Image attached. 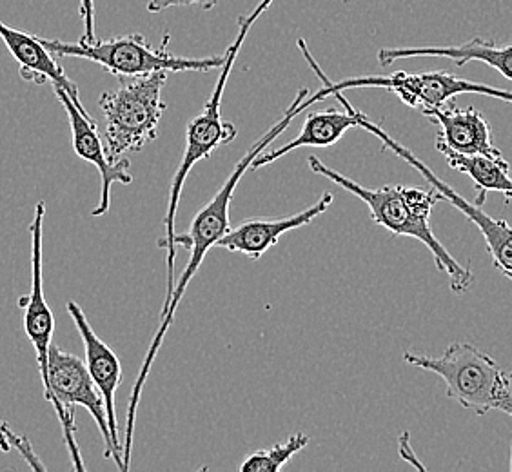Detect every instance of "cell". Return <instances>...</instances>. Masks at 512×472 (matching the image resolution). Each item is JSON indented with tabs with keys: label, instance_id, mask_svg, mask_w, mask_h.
Masks as SVG:
<instances>
[{
	"label": "cell",
	"instance_id": "6da1fadb",
	"mask_svg": "<svg viewBox=\"0 0 512 472\" xmlns=\"http://www.w3.org/2000/svg\"><path fill=\"white\" fill-rule=\"evenodd\" d=\"M316 100L313 99V93L309 89H300V93L296 95L295 102L287 108L284 117L280 118L273 128L267 131L264 137L256 142L253 148L247 151L244 157L238 160L237 166L233 169V173L229 175L224 186L220 187L217 195L211 198V202H207L206 206L202 207L197 213V217L193 218L191 227H189L186 235H175V246H182L189 249V262L186 269L182 271V275L178 280H175V287L173 293L169 298L168 309L164 315H160V327H158L157 335L151 342L148 354L144 358V364L138 374L137 384L133 387V393L129 398L128 407V420H126V440L122 443V463H124V472L129 471L131 465V449H133V434H135V420H137V409L140 404V394L144 389V384L148 380L149 371L153 367V362L157 358L158 351L162 347L164 338L168 335L169 327L175 320L177 315L178 305L182 302V296L188 289L189 282L195 278L198 269L202 266L204 258H206L209 249L217 246L218 240L226 235L229 229V209H231V200H233V193L237 189L238 182L246 175L247 169L251 166V162L255 160L264 149L269 148L276 138L280 137L286 131L291 122L298 117L300 113H304L306 109L315 106Z\"/></svg>",
	"mask_w": 512,
	"mask_h": 472
},
{
	"label": "cell",
	"instance_id": "7402d4cb",
	"mask_svg": "<svg viewBox=\"0 0 512 472\" xmlns=\"http://www.w3.org/2000/svg\"><path fill=\"white\" fill-rule=\"evenodd\" d=\"M80 17L84 24V35L82 42L93 44L97 42V31H95V0H80Z\"/></svg>",
	"mask_w": 512,
	"mask_h": 472
},
{
	"label": "cell",
	"instance_id": "5b68a950",
	"mask_svg": "<svg viewBox=\"0 0 512 472\" xmlns=\"http://www.w3.org/2000/svg\"><path fill=\"white\" fill-rule=\"evenodd\" d=\"M166 80V71H155L120 80L119 88L100 95L109 160L115 162L126 153H138L157 138L158 124L166 111L162 100Z\"/></svg>",
	"mask_w": 512,
	"mask_h": 472
},
{
	"label": "cell",
	"instance_id": "cb8c5ba5",
	"mask_svg": "<svg viewBox=\"0 0 512 472\" xmlns=\"http://www.w3.org/2000/svg\"><path fill=\"white\" fill-rule=\"evenodd\" d=\"M6 425H8V423L0 420V451H2V453H10L11 451L10 443L6 440V433H4Z\"/></svg>",
	"mask_w": 512,
	"mask_h": 472
},
{
	"label": "cell",
	"instance_id": "7c38bea8",
	"mask_svg": "<svg viewBox=\"0 0 512 472\" xmlns=\"http://www.w3.org/2000/svg\"><path fill=\"white\" fill-rule=\"evenodd\" d=\"M69 316L77 325L80 338L84 342V351H86V367H88L89 376L93 380L95 387L99 389L100 396L104 400L106 407V418H108L109 436L113 443V458L120 471L124 472V463H122V443L119 436V422H117V407H115V394L122 382V365H120L119 356L109 347L104 340H100L99 335L93 331L89 324L88 316L82 311L77 302H68L66 304Z\"/></svg>",
	"mask_w": 512,
	"mask_h": 472
},
{
	"label": "cell",
	"instance_id": "277c9868",
	"mask_svg": "<svg viewBox=\"0 0 512 472\" xmlns=\"http://www.w3.org/2000/svg\"><path fill=\"white\" fill-rule=\"evenodd\" d=\"M404 362L438 374L447 385V396L474 414L502 411L512 416L511 376L476 345L454 342L442 356L407 351Z\"/></svg>",
	"mask_w": 512,
	"mask_h": 472
},
{
	"label": "cell",
	"instance_id": "ba28073f",
	"mask_svg": "<svg viewBox=\"0 0 512 472\" xmlns=\"http://www.w3.org/2000/svg\"><path fill=\"white\" fill-rule=\"evenodd\" d=\"M44 396L57 411L64 442L68 445L71 462L77 471H86V465L82 462V454L75 438V407H84L93 416L104 440V458H113V443L109 436L106 407L99 389L93 384L88 367L79 356L64 351L60 345L51 344L48 351V374Z\"/></svg>",
	"mask_w": 512,
	"mask_h": 472
},
{
	"label": "cell",
	"instance_id": "8992f818",
	"mask_svg": "<svg viewBox=\"0 0 512 472\" xmlns=\"http://www.w3.org/2000/svg\"><path fill=\"white\" fill-rule=\"evenodd\" d=\"M169 40L171 37L166 35L160 42V46L153 48L140 33L109 40H97L93 44H86L82 40L64 42V40L40 37V42L53 57L91 60L120 80L142 77L155 71H166V73L213 71V69H220L224 62V57H207V59L175 57L168 50Z\"/></svg>",
	"mask_w": 512,
	"mask_h": 472
},
{
	"label": "cell",
	"instance_id": "52a82bcc",
	"mask_svg": "<svg viewBox=\"0 0 512 472\" xmlns=\"http://www.w3.org/2000/svg\"><path fill=\"white\" fill-rule=\"evenodd\" d=\"M298 48L302 51L307 64L315 71L316 77L322 80V88L318 89L322 99L333 97L335 93L345 91V89L380 88L398 95L409 108L418 109L444 108L458 95H467V93L493 97V99L503 100L507 104L512 100V93L509 89L493 88L487 84L471 82V80L456 77L447 71H427V73L396 71L391 75H369V77H353V79L333 82L320 69L304 39H298Z\"/></svg>",
	"mask_w": 512,
	"mask_h": 472
},
{
	"label": "cell",
	"instance_id": "9a60e30c",
	"mask_svg": "<svg viewBox=\"0 0 512 472\" xmlns=\"http://www.w3.org/2000/svg\"><path fill=\"white\" fill-rule=\"evenodd\" d=\"M422 113L440 126L442 133L438 140L447 148L460 153L502 158V151L493 144V128L478 109H458L449 102L444 108L422 109Z\"/></svg>",
	"mask_w": 512,
	"mask_h": 472
},
{
	"label": "cell",
	"instance_id": "5bb4252c",
	"mask_svg": "<svg viewBox=\"0 0 512 472\" xmlns=\"http://www.w3.org/2000/svg\"><path fill=\"white\" fill-rule=\"evenodd\" d=\"M0 40L6 44L11 57L19 62L20 77L33 84H48L55 88H62L69 95V99L77 104V108H84L80 100L79 88L73 80L69 79L66 71L62 69L57 57L44 48L40 37L31 35L26 31L15 30L0 20Z\"/></svg>",
	"mask_w": 512,
	"mask_h": 472
},
{
	"label": "cell",
	"instance_id": "ffe728a7",
	"mask_svg": "<svg viewBox=\"0 0 512 472\" xmlns=\"http://www.w3.org/2000/svg\"><path fill=\"white\" fill-rule=\"evenodd\" d=\"M4 433H6V440L10 443L11 449H17L19 451L20 456L28 462L31 469H35V471H46V465L40 462L39 456L35 454L33 451V447H31L30 440H26V438H22L19 434L13 433L10 429V425H6V429H4Z\"/></svg>",
	"mask_w": 512,
	"mask_h": 472
},
{
	"label": "cell",
	"instance_id": "3957f363",
	"mask_svg": "<svg viewBox=\"0 0 512 472\" xmlns=\"http://www.w3.org/2000/svg\"><path fill=\"white\" fill-rule=\"evenodd\" d=\"M271 4H273V0H260L255 10L247 13L244 17H240V20H238L237 37L231 42V46L227 48L226 55H224V62L220 66V77H218L217 84H215V89H213L211 97L207 100L206 106L202 109V113L193 118L188 124L184 158H182V162L178 166L175 177L171 180V189H169L168 213L164 217L166 235L158 244V246L166 249V266H168V282H166V298H164V305H162V315L168 309L169 298H171L173 287H175V280H177V276H175V262H177L175 218H177L178 202H180L182 189H184L186 178H188L189 171L193 169V166H197L200 160H206V158L211 157L215 149L233 142L238 135L237 126L233 122L222 118V113H220L222 97H224L227 80H229V75L233 71L238 53L242 50L249 31L255 26L256 20L260 19L269 10Z\"/></svg>",
	"mask_w": 512,
	"mask_h": 472
},
{
	"label": "cell",
	"instance_id": "603a6c76",
	"mask_svg": "<svg viewBox=\"0 0 512 472\" xmlns=\"http://www.w3.org/2000/svg\"><path fill=\"white\" fill-rule=\"evenodd\" d=\"M400 454H402V458H404L405 462H413L414 467L425 469L422 463L418 462V460H414L413 449H411V445L407 442V433L402 434V438H400Z\"/></svg>",
	"mask_w": 512,
	"mask_h": 472
},
{
	"label": "cell",
	"instance_id": "9c48e42d",
	"mask_svg": "<svg viewBox=\"0 0 512 472\" xmlns=\"http://www.w3.org/2000/svg\"><path fill=\"white\" fill-rule=\"evenodd\" d=\"M349 108H351L353 115H355L356 128L365 129V131H369V133H373L375 137L380 138L385 148L391 149L398 157L405 160L407 164H411V166L431 184V187L442 195L444 200H447L451 206L456 207V209L462 213L463 217L467 218V220H471L474 226L480 229L483 240H485V246H487V251H489V255L493 258L494 267H496L500 273H503V276L511 278L512 231L509 222H507V220H496V218L489 217V215L483 211L482 206H476V204L467 202L462 195H458L454 189L447 186L444 180H440V178L436 177L433 171L425 166L424 162H420L418 158L414 157L409 149L404 148V146L398 144L394 138L389 137L384 129L380 128L378 124H375V122L367 117V115H364L362 111L353 108L351 102H349Z\"/></svg>",
	"mask_w": 512,
	"mask_h": 472
},
{
	"label": "cell",
	"instance_id": "ac0fdd59",
	"mask_svg": "<svg viewBox=\"0 0 512 472\" xmlns=\"http://www.w3.org/2000/svg\"><path fill=\"white\" fill-rule=\"evenodd\" d=\"M436 149L444 155L447 164L454 169L469 175L478 191L476 206H482L489 191L502 193L509 202L512 197V182L509 177V164L502 158L487 157L478 153H460L447 148L440 140H436Z\"/></svg>",
	"mask_w": 512,
	"mask_h": 472
},
{
	"label": "cell",
	"instance_id": "e0dca14e",
	"mask_svg": "<svg viewBox=\"0 0 512 472\" xmlns=\"http://www.w3.org/2000/svg\"><path fill=\"white\" fill-rule=\"evenodd\" d=\"M414 57H442L453 60L454 66H465L469 62H483L502 73L503 79H512V48L496 46L493 40L482 37L460 44V46H427V48H382L378 51V62L387 68L396 60L414 59Z\"/></svg>",
	"mask_w": 512,
	"mask_h": 472
},
{
	"label": "cell",
	"instance_id": "7a4b0ae2",
	"mask_svg": "<svg viewBox=\"0 0 512 472\" xmlns=\"http://www.w3.org/2000/svg\"><path fill=\"white\" fill-rule=\"evenodd\" d=\"M309 168L320 177L329 178L347 193H353L367 204L371 218L378 226L384 227L396 236H409L422 242L434 256L436 267L449 276L451 291L465 293L473 287V271L460 264L447 247L436 238L431 229V215L438 202L444 198L436 189H418V187L384 186L367 189L355 180L345 177L333 168L325 166L320 158L309 157Z\"/></svg>",
	"mask_w": 512,
	"mask_h": 472
},
{
	"label": "cell",
	"instance_id": "d6986e66",
	"mask_svg": "<svg viewBox=\"0 0 512 472\" xmlns=\"http://www.w3.org/2000/svg\"><path fill=\"white\" fill-rule=\"evenodd\" d=\"M309 436L304 433H296L289 436L286 442L276 443L271 449H262L249 454L244 463L240 465L242 472H278L291 462L295 454L300 453L306 445H309Z\"/></svg>",
	"mask_w": 512,
	"mask_h": 472
},
{
	"label": "cell",
	"instance_id": "4fadbf2b",
	"mask_svg": "<svg viewBox=\"0 0 512 472\" xmlns=\"http://www.w3.org/2000/svg\"><path fill=\"white\" fill-rule=\"evenodd\" d=\"M333 200L335 195L327 191L313 206L307 207L304 211H298L295 215L282 218H253L233 229L229 227L226 235L218 240L215 247H222L231 253H240L251 260H258L275 246L280 236L286 235L293 229L309 226L320 215H324L333 204Z\"/></svg>",
	"mask_w": 512,
	"mask_h": 472
},
{
	"label": "cell",
	"instance_id": "8fae6325",
	"mask_svg": "<svg viewBox=\"0 0 512 472\" xmlns=\"http://www.w3.org/2000/svg\"><path fill=\"white\" fill-rule=\"evenodd\" d=\"M57 99L60 100L62 108L66 109L69 118V128H71V142L75 155L93 164L99 169L100 180H102V193H100L99 206L91 211V217H104L109 211L111 204V187L115 182H120L124 186H129L133 182V175L129 173V160L120 158V160H109L106 148L102 144V138L99 135L97 122L89 117L86 109L77 108V104L69 99L68 93L62 88H53Z\"/></svg>",
	"mask_w": 512,
	"mask_h": 472
},
{
	"label": "cell",
	"instance_id": "2e32d148",
	"mask_svg": "<svg viewBox=\"0 0 512 472\" xmlns=\"http://www.w3.org/2000/svg\"><path fill=\"white\" fill-rule=\"evenodd\" d=\"M342 102L345 111L329 109V111H315L309 113L300 133L296 135L286 146L278 149H264L258 157L251 162L249 169L266 168L276 162L278 158L286 157L287 153L298 148H329L335 146L340 138L351 128H356L355 115L349 108V100L345 99L344 91H338L333 95Z\"/></svg>",
	"mask_w": 512,
	"mask_h": 472
},
{
	"label": "cell",
	"instance_id": "30bf717a",
	"mask_svg": "<svg viewBox=\"0 0 512 472\" xmlns=\"http://www.w3.org/2000/svg\"><path fill=\"white\" fill-rule=\"evenodd\" d=\"M44 217H46V202L40 200L35 206V215L30 226L31 235V289L28 295L20 296L19 305L22 309V325L24 333L30 338L37 353L42 387L46 385L48 374V351L53 342L55 318L50 305L44 296V275H42V233H44Z\"/></svg>",
	"mask_w": 512,
	"mask_h": 472
},
{
	"label": "cell",
	"instance_id": "44dd1931",
	"mask_svg": "<svg viewBox=\"0 0 512 472\" xmlns=\"http://www.w3.org/2000/svg\"><path fill=\"white\" fill-rule=\"evenodd\" d=\"M217 4L218 0H148V11L160 13L169 8H191V6H198L207 11L213 10Z\"/></svg>",
	"mask_w": 512,
	"mask_h": 472
}]
</instances>
